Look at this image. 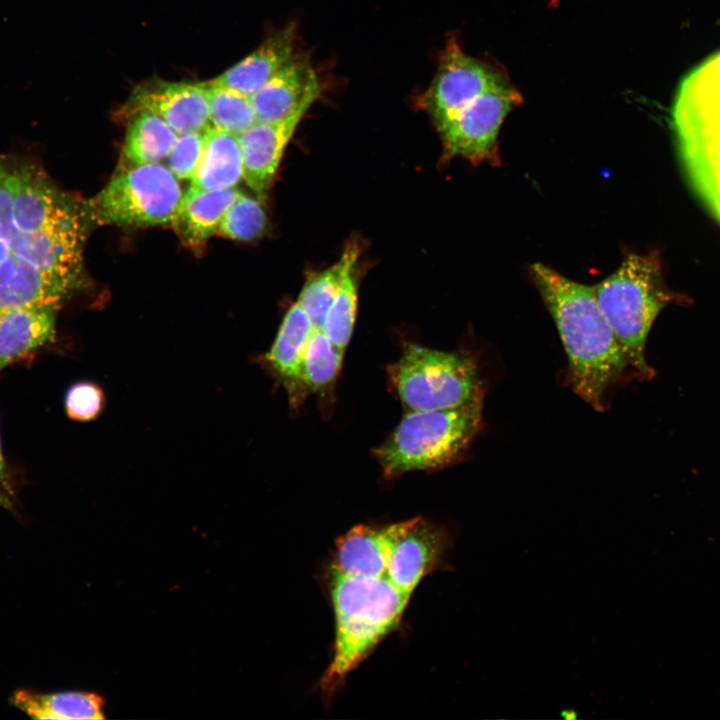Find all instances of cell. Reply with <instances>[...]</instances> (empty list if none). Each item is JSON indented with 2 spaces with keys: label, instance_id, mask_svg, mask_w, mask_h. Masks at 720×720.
Here are the masks:
<instances>
[{
  "label": "cell",
  "instance_id": "cell-1",
  "mask_svg": "<svg viewBox=\"0 0 720 720\" xmlns=\"http://www.w3.org/2000/svg\"><path fill=\"white\" fill-rule=\"evenodd\" d=\"M452 547L450 531L422 517L360 524L336 540L327 569L335 639L320 681L327 701L398 627L417 586L446 563Z\"/></svg>",
  "mask_w": 720,
  "mask_h": 720
},
{
  "label": "cell",
  "instance_id": "cell-2",
  "mask_svg": "<svg viewBox=\"0 0 720 720\" xmlns=\"http://www.w3.org/2000/svg\"><path fill=\"white\" fill-rule=\"evenodd\" d=\"M529 273L556 324L574 392L593 408L602 410L607 390L628 361L594 288L541 263L531 265Z\"/></svg>",
  "mask_w": 720,
  "mask_h": 720
},
{
  "label": "cell",
  "instance_id": "cell-3",
  "mask_svg": "<svg viewBox=\"0 0 720 720\" xmlns=\"http://www.w3.org/2000/svg\"><path fill=\"white\" fill-rule=\"evenodd\" d=\"M593 288L628 365L640 376L651 377L646 341L659 313L675 298L665 286L658 251L627 255L613 274Z\"/></svg>",
  "mask_w": 720,
  "mask_h": 720
},
{
  "label": "cell",
  "instance_id": "cell-4",
  "mask_svg": "<svg viewBox=\"0 0 720 720\" xmlns=\"http://www.w3.org/2000/svg\"><path fill=\"white\" fill-rule=\"evenodd\" d=\"M673 129L688 181L720 222V73L699 68L681 83Z\"/></svg>",
  "mask_w": 720,
  "mask_h": 720
},
{
  "label": "cell",
  "instance_id": "cell-5",
  "mask_svg": "<svg viewBox=\"0 0 720 720\" xmlns=\"http://www.w3.org/2000/svg\"><path fill=\"white\" fill-rule=\"evenodd\" d=\"M482 399L436 410L408 411L375 450L385 477L441 468L454 462L476 435Z\"/></svg>",
  "mask_w": 720,
  "mask_h": 720
},
{
  "label": "cell",
  "instance_id": "cell-6",
  "mask_svg": "<svg viewBox=\"0 0 720 720\" xmlns=\"http://www.w3.org/2000/svg\"><path fill=\"white\" fill-rule=\"evenodd\" d=\"M390 383L408 411L454 408L482 399V384L473 358L405 343L388 367Z\"/></svg>",
  "mask_w": 720,
  "mask_h": 720
},
{
  "label": "cell",
  "instance_id": "cell-7",
  "mask_svg": "<svg viewBox=\"0 0 720 720\" xmlns=\"http://www.w3.org/2000/svg\"><path fill=\"white\" fill-rule=\"evenodd\" d=\"M183 197L178 179L160 163L132 166L114 176L89 204L103 224L140 227L170 223Z\"/></svg>",
  "mask_w": 720,
  "mask_h": 720
},
{
  "label": "cell",
  "instance_id": "cell-8",
  "mask_svg": "<svg viewBox=\"0 0 720 720\" xmlns=\"http://www.w3.org/2000/svg\"><path fill=\"white\" fill-rule=\"evenodd\" d=\"M520 93L502 78L438 128L446 159L462 157L473 164L500 162L497 138Z\"/></svg>",
  "mask_w": 720,
  "mask_h": 720
},
{
  "label": "cell",
  "instance_id": "cell-9",
  "mask_svg": "<svg viewBox=\"0 0 720 720\" xmlns=\"http://www.w3.org/2000/svg\"><path fill=\"white\" fill-rule=\"evenodd\" d=\"M425 96V104L437 127L499 82L502 74L466 55L451 41Z\"/></svg>",
  "mask_w": 720,
  "mask_h": 720
},
{
  "label": "cell",
  "instance_id": "cell-10",
  "mask_svg": "<svg viewBox=\"0 0 720 720\" xmlns=\"http://www.w3.org/2000/svg\"><path fill=\"white\" fill-rule=\"evenodd\" d=\"M130 111H148L162 118L178 135L203 132L209 125L206 82H171L152 78L132 91Z\"/></svg>",
  "mask_w": 720,
  "mask_h": 720
},
{
  "label": "cell",
  "instance_id": "cell-11",
  "mask_svg": "<svg viewBox=\"0 0 720 720\" xmlns=\"http://www.w3.org/2000/svg\"><path fill=\"white\" fill-rule=\"evenodd\" d=\"M84 232L76 210L38 231H16L11 253L37 269L79 281Z\"/></svg>",
  "mask_w": 720,
  "mask_h": 720
},
{
  "label": "cell",
  "instance_id": "cell-12",
  "mask_svg": "<svg viewBox=\"0 0 720 720\" xmlns=\"http://www.w3.org/2000/svg\"><path fill=\"white\" fill-rule=\"evenodd\" d=\"M320 82L310 62L294 55L251 97L256 122H277L304 115L320 95Z\"/></svg>",
  "mask_w": 720,
  "mask_h": 720
},
{
  "label": "cell",
  "instance_id": "cell-13",
  "mask_svg": "<svg viewBox=\"0 0 720 720\" xmlns=\"http://www.w3.org/2000/svg\"><path fill=\"white\" fill-rule=\"evenodd\" d=\"M9 180L17 232L38 231L77 210L65 199L64 194L34 167L9 169Z\"/></svg>",
  "mask_w": 720,
  "mask_h": 720
},
{
  "label": "cell",
  "instance_id": "cell-14",
  "mask_svg": "<svg viewBox=\"0 0 720 720\" xmlns=\"http://www.w3.org/2000/svg\"><path fill=\"white\" fill-rule=\"evenodd\" d=\"M77 283L37 269L10 253L0 266V311L18 307L59 309Z\"/></svg>",
  "mask_w": 720,
  "mask_h": 720
},
{
  "label": "cell",
  "instance_id": "cell-15",
  "mask_svg": "<svg viewBox=\"0 0 720 720\" xmlns=\"http://www.w3.org/2000/svg\"><path fill=\"white\" fill-rule=\"evenodd\" d=\"M302 115L277 122H255L241 133L243 178L260 198H265L284 150Z\"/></svg>",
  "mask_w": 720,
  "mask_h": 720
},
{
  "label": "cell",
  "instance_id": "cell-16",
  "mask_svg": "<svg viewBox=\"0 0 720 720\" xmlns=\"http://www.w3.org/2000/svg\"><path fill=\"white\" fill-rule=\"evenodd\" d=\"M314 326L296 302L286 312L265 363L285 387L290 403L298 406L307 393L304 383V359Z\"/></svg>",
  "mask_w": 720,
  "mask_h": 720
},
{
  "label": "cell",
  "instance_id": "cell-17",
  "mask_svg": "<svg viewBox=\"0 0 720 720\" xmlns=\"http://www.w3.org/2000/svg\"><path fill=\"white\" fill-rule=\"evenodd\" d=\"M57 311L52 307L0 311V370L54 340Z\"/></svg>",
  "mask_w": 720,
  "mask_h": 720
},
{
  "label": "cell",
  "instance_id": "cell-18",
  "mask_svg": "<svg viewBox=\"0 0 720 720\" xmlns=\"http://www.w3.org/2000/svg\"><path fill=\"white\" fill-rule=\"evenodd\" d=\"M295 35L294 25L286 26L215 80L251 97L295 55Z\"/></svg>",
  "mask_w": 720,
  "mask_h": 720
},
{
  "label": "cell",
  "instance_id": "cell-19",
  "mask_svg": "<svg viewBox=\"0 0 720 720\" xmlns=\"http://www.w3.org/2000/svg\"><path fill=\"white\" fill-rule=\"evenodd\" d=\"M239 193L235 187L219 191L188 188L170 222L175 233L186 246L200 248L217 233L224 213Z\"/></svg>",
  "mask_w": 720,
  "mask_h": 720
},
{
  "label": "cell",
  "instance_id": "cell-20",
  "mask_svg": "<svg viewBox=\"0 0 720 720\" xmlns=\"http://www.w3.org/2000/svg\"><path fill=\"white\" fill-rule=\"evenodd\" d=\"M203 154L189 188L219 191L234 188L243 178L242 153L237 135L209 125L204 131Z\"/></svg>",
  "mask_w": 720,
  "mask_h": 720
},
{
  "label": "cell",
  "instance_id": "cell-21",
  "mask_svg": "<svg viewBox=\"0 0 720 720\" xmlns=\"http://www.w3.org/2000/svg\"><path fill=\"white\" fill-rule=\"evenodd\" d=\"M10 703L34 719H103V698L84 691L38 693L20 689L15 691Z\"/></svg>",
  "mask_w": 720,
  "mask_h": 720
},
{
  "label": "cell",
  "instance_id": "cell-22",
  "mask_svg": "<svg viewBox=\"0 0 720 720\" xmlns=\"http://www.w3.org/2000/svg\"><path fill=\"white\" fill-rule=\"evenodd\" d=\"M177 137L158 115L139 111L128 125L122 152L132 166L159 163L167 157Z\"/></svg>",
  "mask_w": 720,
  "mask_h": 720
},
{
  "label": "cell",
  "instance_id": "cell-23",
  "mask_svg": "<svg viewBox=\"0 0 720 720\" xmlns=\"http://www.w3.org/2000/svg\"><path fill=\"white\" fill-rule=\"evenodd\" d=\"M359 255V247L351 243L337 263L312 274L305 282L296 301L310 318L314 328L322 329L327 312L336 296L348 263Z\"/></svg>",
  "mask_w": 720,
  "mask_h": 720
},
{
  "label": "cell",
  "instance_id": "cell-24",
  "mask_svg": "<svg viewBox=\"0 0 720 720\" xmlns=\"http://www.w3.org/2000/svg\"><path fill=\"white\" fill-rule=\"evenodd\" d=\"M206 86L211 126L239 136L256 122L249 96L216 80L206 82Z\"/></svg>",
  "mask_w": 720,
  "mask_h": 720
},
{
  "label": "cell",
  "instance_id": "cell-25",
  "mask_svg": "<svg viewBox=\"0 0 720 720\" xmlns=\"http://www.w3.org/2000/svg\"><path fill=\"white\" fill-rule=\"evenodd\" d=\"M344 351L320 328H314L304 359V383L307 392L326 393L334 385L342 367Z\"/></svg>",
  "mask_w": 720,
  "mask_h": 720
},
{
  "label": "cell",
  "instance_id": "cell-26",
  "mask_svg": "<svg viewBox=\"0 0 720 720\" xmlns=\"http://www.w3.org/2000/svg\"><path fill=\"white\" fill-rule=\"evenodd\" d=\"M357 259L358 256L348 263L322 326L328 338L343 351L350 342L356 320L358 290L354 268Z\"/></svg>",
  "mask_w": 720,
  "mask_h": 720
},
{
  "label": "cell",
  "instance_id": "cell-27",
  "mask_svg": "<svg viewBox=\"0 0 720 720\" xmlns=\"http://www.w3.org/2000/svg\"><path fill=\"white\" fill-rule=\"evenodd\" d=\"M266 225L260 201L240 192L224 213L217 233L228 239L250 241L260 237Z\"/></svg>",
  "mask_w": 720,
  "mask_h": 720
},
{
  "label": "cell",
  "instance_id": "cell-28",
  "mask_svg": "<svg viewBox=\"0 0 720 720\" xmlns=\"http://www.w3.org/2000/svg\"><path fill=\"white\" fill-rule=\"evenodd\" d=\"M203 149V132L178 135L166 157L167 168L178 180H191L200 163Z\"/></svg>",
  "mask_w": 720,
  "mask_h": 720
},
{
  "label": "cell",
  "instance_id": "cell-29",
  "mask_svg": "<svg viewBox=\"0 0 720 720\" xmlns=\"http://www.w3.org/2000/svg\"><path fill=\"white\" fill-rule=\"evenodd\" d=\"M105 405V395L97 384L81 381L69 387L64 406L69 418L87 422L100 415Z\"/></svg>",
  "mask_w": 720,
  "mask_h": 720
},
{
  "label": "cell",
  "instance_id": "cell-30",
  "mask_svg": "<svg viewBox=\"0 0 720 720\" xmlns=\"http://www.w3.org/2000/svg\"><path fill=\"white\" fill-rule=\"evenodd\" d=\"M15 233L9 169L0 164V237L12 243Z\"/></svg>",
  "mask_w": 720,
  "mask_h": 720
},
{
  "label": "cell",
  "instance_id": "cell-31",
  "mask_svg": "<svg viewBox=\"0 0 720 720\" xmlns=\"http://www.w3.org/2000/svg\"><path fill=\"white\" fill-rule=\"evenodd\" d=\"M0 487L4 489L10 496L14 498V490L11 483V478L9 476V473L7 471L6 462L4 460V455L2 451L1 446V440H0Z\"/></svg>",
  "mask_w": 720,
  "mask_h": 720
},
{
  "label": "cell",
  "instance_id": "cell-32",
  "mask_svg": "<svg viewBox=\"0 0 720 720\" xmlns=\"http://www.w3.org/2000/svg\"><path fill=\"white\" fill-rule=\"evenodd\" d=\"M14 504L13 497L0 487V506L14 511Z\"/></svg>",
  "mask_w": 720,
  "mask_h": 720
},
{
  "label": "cell",
  "instance_id": "cell-33",
  "mask_svg": "<svg viewBox=\"0 0 720 720\" xmlns=\"http://www.w3.org/2000/svg\"><path fill=\"white\" fill-rule=\"evenodd\" d=\"M11 253V242L0 237V266Z\"/></svg>",
  "mask_w": 720,
  "mask_h": 720
},
{
  "label": "cell",
  "instance_id": "cell-34",
  "mask_svg": "<svg viewBox=\"0 0 720 720\" xmlns=\"http://www.w3.org/2000/svg\"><path fill=\"white\" fill-rule=\"evenodd\" d=\"M562 716H563L565 719L571 720V719H575V718H576L577 713H576V711H574V710H566V711H563V712H562Z\"/></svg>",
  "mask_w": 720,
  "mask_h": 720
}]
</instances>
